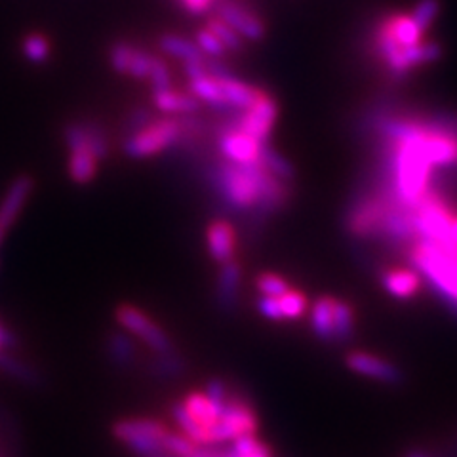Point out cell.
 Masks as SVG:
<instances>
[{
	"instance_id": "cell-1",
	"label": "cell",
	"mask_w": 457,
	"mask_h": 457,
	"mask_svg": "<svg viewBox=\"0 0 457 457\" xmlns=\"http://www.w3.org/2000/svg\"><path fill=\"white\" fill-rule=\"evenodd\" d=\"M213 179L220 195L233 210L257 208L263 213H273L290 198L288 183L270 176L260 161L252 164L223 162Z\"/></svg>"
},
{
	"instance_id": "cell-2",
	"label": "cell",
	"mask_w": 457,
	"mask_h": 457,
	"mask_svg": "<svg viewBox=\"0 0 457 457\" xmlns=\"http://www.w3.org/2000/svg\"><path fill=\"white\" fill-rule=\"evenodd\" d=\"M410 257L418 273L457 312V252L420 240L411 248Z\"/></svg>"
},
{
	"instance_id": "cell-3",
	"label": "cell",
	"mask_w": 457,
	"mask_h": 457,
	"mask_svg": "<svg viewBox=\"0 0 457 457\" xmlns=\"http://www.w3.org/2000/svg\"><path fill=\"white\" fill-rule=\"evenodd\" d=\"M193 128V124L179 117H166L159 120L153 119L136 134L126 136L122 151L128 159L134 161L151 159V156H156L168 151L170 147H174Z\"/></svg>"
},
{
	"instance_id": "cell-4",
	"label": "cell",
	"mask_w": 457,
	"mask_h": 457,
	"mask_svg": "<svg viewBox=\"0 0 457 457\" xmlns=\"http://www.w3.org/2000/svg\"><path fill=\"white\" fill-rule=\"evenodd\" d=\"M166 431V425L156 420H122L112 427V435L139 457H162Z\"/></svg>"
},
{
	"instance_id": "cell-5",
	"label": "cell",
	"mask_w": 457,
	"mask_h": 457,
	"mask_svg": "<svg viewBox=\"0 0 457 457\" xmlns=\"http://www.w3.org/2000/svg\"><path fill=\"white\" fill-rule=\"evenodd\" d=\"M255 433H257L255 411L248 406L245 398L228 395L218 423L213 425V428L210 431L212 445L213 442L237 440L240 436L255 435Z\"/></svg>"
},
{
	"instance_id": "cell-6",
	"label": "cell",
	"mask_w": 457,
	"mask_h": 457,
	"mask_svg": "<svg viewBox=\"0 0 457 457\" xmlns=\"http://www.w3.org/2000/svg\"><path fill=\"white\" fill-rule=\"evenodd\" d=\"M114 314H117V320L126 332H130L132 336L141 339L156 354L174 353V345H171V341L162 328L156 322H153L147 314L139 311L137 307L124 303Z\"/></svg>"
},
{
	"instance_id": "cell-7",
	"label": "cell",
	"mask_w": 457,
	"mask_h": 457,
	"mask_svg": "<svg viewBox=\"0 0 457 457\" xmlns=\"http://www.w3.org/2000/svg\"><path fill=\"white\" fill-rule=\"evenodd\" d=\"M216 16L231 27L242 40L260 42L267 33L263 20L253 10L235 0H223L216 4Z\"/></svg>"
},
{
	"instance_id": "cell-8",
	"label": "cell",
	"mask_w": 457,
	"mask_h": 457,
	"mask_svg": "<svg viewBox=\"0 0 457 457\" xmlns=\"http://www.w3.org/2000/svg\"><path fill=\"white\" fill-rule=\"evenodd\" d=\"M277 104L275 99L270 97L267 92L262 94L257 102L242 112V117L237 124L240 132L257 139L260 143H267L270 132H273L275 122H277Z\"/></svg>"
},
{
	"instance_id": "cell-9",
	"label": "cell",
	"mask_w": 457,
	"mask_h": 457,
	"mask_svg": "<svg viewBox=\"0 0 457 457\" xmlns=\"http://www.w3.org/2000/svg\"><path fill=\"white\" fill-rule=\"evenodd\" d=\"M263 143L240 132L238 128H227L220 136V151L227 162L252 164L260 161V151Z\"/></svg>"
},
{
	"instance_id": "cell-10",
	"label": "cell",
	"mask_w": 457,
	"mask_h": 457,
	"mask_svg": "<svg viewBox=\"0 0 457 457\" xmlns=\"http://www.w3.org/2000/svg\"><path fill=\"white\" fill-rule=\"evenodd\" d=\"M347 366L356 371V374L378 379L381 383H389V385H398L403 383V371H400L395 364L387 362L381 356H376L371 353L364 351H353L347 354L345 359Z\"/></svg>"
},
{
	"instance_id": "cell-11",
	"label": "cell",
	"mask_w": 457,
	"mask_h": 457,
	"mask_svg": "<svg viewBox=\"0 0 457 457\" xmlns=\"http://www.w3.org/2000/svg\"><path fill=\"white\" fill-rule=\"evenodd\" d=\"M33 189L35 179L29 174H21L10 183V187L3 196V203H0V228H3L4 233H8L10 227L18 221L20 213L23 212Z\"/></svg>"
},
{
	"instance_id": "cell-12",
	"label": "cell",
	"mask_w": 457,
	"mask_h": 457,
	"mask_svg": "<svg viewBox=\"0 0 457 457\" xmlns=\"http://www.w3.org/2000/svg\"><path fill=\"white\" fill-rule=\"evenodd\" d=\"M389 204L383 198H364L362 203L356 204L349 216V228L356 237H370L381 228V221L385 218Z\"/></svg>"
},
{
	"instance_id": "cell-13",
	"label": "cell",
	"mask_w": 457,
	"mask_h": 457,
	"mask_svg": "<svg viewBox=\"0 0 457 457\" xmlns=\"http://www.w3.org/2000/svg\"><path fill=\"white\" fill-rule=\"evenodd\" d=\"M206 248L212 260L220 265L235 260L237 235L233 225L225 220H216L210 223L206 231Z\"/></svg>"
},
{
	"instance_id": "cell-14",
	"label": "cell",
	"mask_w": 457,
	"mask_h": 457,
	"mask_svg": "<svg viewBox=\"0 0 457 457\" xmlns=\"http://www.w3.org/2000/svg\"><path fill=\"white\" fill-rule=\"evenodd\" d=\"M381 286L396 299H411L421 290V277L416 269H389L381 277Z\"/></svg>"
},
{
	"instance_id": "cell-15",
	"label": "cell",
	"mask_w": 457,
	"mask_h": 457,
	"mask_svg": "<svg viewBox=\"0 0 457 457\" xmlns=\"http://www.w3.org/2000/svg\"><path fill=\"white\" fill-rule=\"evenodd\" d=\"M218 80H220V86H221V92H223L227 107H235V109H240V111H246L263 94V90L255 88V86H252L248 82L238 80L235 75L221 77Z\"/></svg>"
},
{
	"instance_id": "cell-16",
	"label": "cell",
	"mask_w": 457,
	"mask_h": 457,
	"mask_svg": "<svg viewBox=\"0 0 457 457\" xmlns=\"http://www.w3.org/2000/svg\"><path fill=\"white\" fill-rule=\"evenodd\" d=\"M153 105L168 117H187L198 111L200 104L198 99L193 97L189 92H178L174 88L153 92Z\"/></svg>"
},
{
	"instance_id": "cell-17",
	"label": "cell",
	"mask_w": 457,
	"mask_h": 457,
	"mask_svg": "<svg viewBox=\"0 0 457 457\" xmlns=\"http://www.w3.org/2000/svg\"><path fill=\"white\" fill-rule=\"evenodd\" d=\"M181 404H183L185 411L189 413V418L206 433L208 445H212L210 431L213 428V425L218 423L221 411L212 404V400L204 393H191V395H187V398H185Z\"/></svg>"
},
{
	"instance_id": "cell-18",
	"label": "cell",
	"mask_w": 457,
	"mask_h": 457,
	"mask_svg": "<svg viewBox=\"0 0 457 457\" xmlns=\"http://www.w3.org/2000/svg\"><path fill=\"white\" fill-rule=\"evenodd\" d=\"M99 170V161L88 147L69 151L67 174L75 185H88L96 179Z\"/></svg>"
},
{
	"instance_id": "cell-19",
	"label": "cell",
	"mask_w": 457,
	"mask_h": 457,
	"mask_svg": "<svg viewBox=\"0 0 457 457\" xmlns=\"http://www.w3.org/2000/svg\"><path fill=\"white\" fill-rule=\"evenodd\" d=\"M240 280H242V269L235 260L221 265L216 295H218V303L225 311H231L237 305L238 294H240Z\"/></svg>"
},
{
	"instance_id": "cell-20",
	"label": "cell",
	"mask_w": 457,
	"mask_h": 457,
	"mask_svg": "<svg viewBox=\"0 0 457 457\" xmlns=\"http://www.w3.org/2000/svg\"><path fill=\"white\" fill-rule=\"evenodd\" d=\"M334 303H336V297L326 295V297H320L319 302L312 305V311H311V326H312L314 336L328 343L336 341Z\"/></svg>"
},
{
	"instance_id": "cell-21",
	"label": "cell",
	"mask_w": 457,
	"mask_h": 457,
	"mask_svg": "<svg viewBox=\"0 0 457 457\" xmlns=\"http://www.w3.org/2000/svg\"><path fill=\"white\" fill-rule=\"evenodd\" d=\"M159 46L164 54H168L174 60H179L181 63L187 62H204L206 55L198 50L195 40L183 38L179 35H162L159 40Z\"/></svg>"
},
{
	"instance_id": "cell-22",
	"label": "cell",
	"mask_w": 457,
	"mask_h": 457,
	"mask_svg": "<svg viewBox=\"0 0 457 457\" xmlns=\"http://www.w3.org/2000/svg\"><path fill=\"white\" fill-rule=\"evenodd\" d=\"M189 94L193 97H196L198 102H204L212 107H218V109L227 107L220 80L216 77H212L210 73L189 80Z\"/></svg>"
},
{
	"instance_id": "cell-23",
	"label": "cell",
	"mask_w": 457,
	"mask_h": 457,
	"mask_svg": "<svg viewBox=\"0 0 457 457\" xmlns=\"http://www.w3.org/2000/svg\"><path fill=\"white\" fill-rule=\"evenodd\" d=\"M0 370H3L4 374L10 376L12 379L29 385V387H37V385L42 383L40 374L33 366H29L27 362L16 359V356L6 351H0Z\"/></svg>"
},
{
	"instance_id": "cell-24",
	"label": "cell",
	"mask_w": 457,
	"mask_h": 457,
	"mask_svg": "<svg viewBox=\"0 0 457 457\" xmlns=\"http://www.w3.org/2000/svg\"><path fill=\"white\" fill-rule=\"evenodd\" d=\"M25 60L33 65H45L52 57V40L45 33H27L21 40Z\"/></svg>"
},
{
	"instance_id": "cell-25",
	"label": "cell",
	"mask_w": 457,
	"mask_h": 457,
	"mask_svg": "<svg viewBox=\"0 0 457 457\" xmlns=\"http://www.w3.org/2000/svg\"><path fill=\"white\" fill-rule=\"evenodd\" d=\"M260 162L263 164V168L269 171L270 176L278 178L284 183H290L295 178V170L292 166V162L282 156L278 151H275L273 147H269L267 143L262 145L260 151Z\"/></svg>"
},
{
	"instance_id": "cell-26",
	"label": "cell",
	"mask_w": 457,
	"mask_h": 457,
	"mask_svg": "<svg viewBox=\"0 0 457 457\" xmlns=\"http://www.w3.org/2000/svg\"><path fill=\"white\" fill-rule=\"evenodd\" d=\"M107 354L109 359L120 368H128L136 362L134 343L122 332H114L107 337Z\"/></svg>"
},
{
	"instance_id": "cell-27",
	"label": "cell",
	"mask_w": 457,
	"mask_h": 457,
	"mask_svg": "<svg viewBox=\"0 0 457 457\" xmlns=\"http://www.w3.org/2000/svg\"><path fill=\"white\" fill-rule=\"evenodd\" d=\"M334 332L336 341H347L354 332L353 307L347 302H343V299H336L334 303Z\"/></svg>"
},
{
	"instance_id": "cell-28",
	"label": "cell",
	"mask_w": 457,
	"mask_h": 457,
	"mask_svg": "<svg viewBox=\"0 0 457 457\" xmlns=\"http://www.w3.org/2000/svg\"><path fill=\"white\" fill-rule=\"evenodd\" d=\"M277 302H278V307H280L284 320H297L305 314L307 297L299 290L290 288L288 292L282 294L280 297H277Z\"/></svg>"
},
{
	"instance_id": "cell-29",
	"label": "cell",
	"mask_w": 457,
	"mask_h": 457,
	"mask_svg": "<svg viewBox=\"0 0 457 457\" xmlns=\"http://www.w3.org/2000/svg\"><path fill=\"white\" fill-rule=\"evenodd\" d=\"M161 445H162V452L170 457H193L198 452V445H195L191 438H187L185 435L170 433V431H166Z\"/></svg>"
},
{
	"instance_id": "cell-30",
	"label": "cell",
	"mask_w": 457,
	"mask_h": 457,
	"mask_svg": "<svg viewBox=\"0 0 457 457\" xmlns=\"http://www.w3.org/2000/svg\"><path fill=\"white\" fill-rule=\"evenodd\" d=\"M171 416H174V420H176L178 427L183 431V435L187 436V438H191L195 445H208L206 433L189 418V413L185 411L181 403H176L174 406H171Z\"/></svg>"
},
{
	"instance_id": "cell-31",
	"label": "cell",
	"mask_w": 457,
	"mask_h": 457,
	"mask_svg": "<svg viewBox=\"0 0 457 457\" xmlns=\"http://www.w3.org/2000/svg\"><path fill=\"white\" fill-rule=\"evenodd\" d=\"M206 27L210 31L220 38V42L223 45V48L227 52H240L242 46H245V40H242L231 27H228L225 21H221L218 16H213L212 20H208Z\"/></svg>"
},
{
	"instance_id": "cell-32",
	"label": "cell",
	"mask_w": 457,
	"mask_h": 457,
	"mask_svg": "<svg viewBox=\"0 0 457 457\" xmlns=\"http://www.w3.org/2000/svg\"><path fill=\"white\" fill-rule=\"evenodd\" d=\"M134 52H136V46L128 40H119V42H114V45H111V48H109V65H111L114 73L126 75L128 65H130Z\"/></svg>"
},
{
	"instance_id": "cell-33",
	"label": "cell",
	"mask_w": 457,
	"mask_h": 457,
	"mask_svg": "<svg viewBox=\"0 0 457 457\" xmlns=\"http://www.w3.org/2000/svg\"><path fill=\"white\" fill-rule=\"evenodd\" d=\"M442 10L440 0H418V4L413 6V10L410 12L411 20L418 23V27L421 31H428V27L435 23V20L438 18V13Z\"/></svg>"
},
{
	"instance_id": "cell-34",
	"label": "cell",
	"mask_w": 457,
	"mask_h": 457,
	"mask_svg": "<svg viewBox=\"0 0 457 457\" xmlns=\"http://www.w3.org/2000/svg\"><path fill=\"white\" fill-rule=\"evenodd\" d=\"M151 371L156 378H176L183 371V361L176 353H166V354H159V359L153 361L151 364Z\"/></svg>"
},
{
	"instance_id": "cell-35",
	"label": "cell",
	"mask_w": 457,
	"mask_h": 457,
	"mask_svg": "<svg viewBox=\"0 0 457 457\" xmlns=\"http://www.w3.org/2000/svg\"><path fill=\"white\" fill-rule=\"evenodd\" d=\"M195 45L198 46V50L203 52L206 57H213V60H218V57H223L227 54V50L223 48L220 38L213 35L208 27L198 29L196 38H195Z\"/></svg>"
},
{
	"instance_id": "cell-36",
	"label": "cell",
	"mask_w": 457,
	"mask_h": 457,
	"mask_svg": "<svg viewBox=\"0 0 457 457\" xmlns=\"http://www.w3.org/2000/svg\"><path fill=\"white\" fill-rule=\"evenodd\" d=\"M255 286H257V290L262 292V295H267V297H280L282 294H286L292 288L288 282L275 273L260 275L255 280Z\"/></svg>"
},
{
	"instance_id": "cell-37",
	"label": "cell",
	"mask_w": 457,
	"mask_h": 457,
	"mask_svg": "<svg viewBox=\"0 0 457 457\" xmlns=\"http://www.w3.org/2000/svg\"><path fill=\"white\" fill-rule=\"evenodd\" d=\"M147 80L151 84L153 92L171 88V75H170L168 63L162 60V57H156V55L153 57V65H151Z\"/></svg>"
},
{
	"instance_id": "cell-38",
	"label": "cell",
	"mask_w": 457,
	"mask_h": 457,
	"mask_svg": "<svg viewBox=\"0 0 457 457\" xmlns=\"http://www.w3.org/2000/svg\"><path fill=\"white\" fill-rule=\"evenodd\" d=\"M153 57H154L153 54L141 50V48H136L132 60H130V65H128L126 75H130L136 80H147L151 65H153Z\"/></svg>"
},
{
	"instance_id": "cell-39",
	"label": "cell",
	"mask_w": 457,
	"mask_h": 457,
	"mask_svg": "<svg viewBox=\"0 0 457 457\" xmlns=\"http://www.w3.org/2000/svg\"><path fill=\"white\" fill-rule=\"evenodd\" d=\"M153 120V112L145 107H137L134 109L130 114H128V119L124 122V132L126 136L136 134L137 130H141L143 126H147Z\"/></svg>"
},
{
	"instance_id": "cell-40",
	"label": "cell",
	"mask_w": 457,
	"mask_h": 457,
	"mask_svg": "<svg viewBox=\"0 0 457 457\" xmlns=\"http://www.w3.org/2000/svg\"><path fill=\"white\" fill-rule=\"evenodd\" d=\"M257 309H260V312L263 314L265 319L269 320H275V322H282V312H280V307H278V302L277 297H267V295H262L260 302H257Z\"/></svg>"
},
{
	"instance_id": "cell-41",
	"label": "cell",
	"mask_w": 457,
	"mask_h": 457,
	"mask_svg": "<svg viewBox=\"0 0 457 457\" xmlns=\"http://www.w3.org/2000/svg\"><path fill=\"white\" fill-rule=\"evenodd\" d=\"M179 3L191 16H203V13L210 12L212 6L216 4V0H179Z\"/></svg>"
},
{
	"instance_id": "cell-42",
	"label": "cell",
	"mask_w": 457,
	"mask_h": 457,
	"mask_svg": "<svg viewBox=\"0 0 457 457\" xmlns=\"http://www.w3.org/2000/svg\"><path fill=\"white\" fill-rule=\"evenodd\" d=\"M16 345H18L16 336H13L10 330H6L3 324H0V351H3V349H13Z\"/></svg>"
},
{
	"instance_id": "cell-43",
	"label": "cell",
	"mask_w": 457,
	"mask_h": 457,
	"mask_svg": "<svg viewBox=\"0 0 457 457\" xmlns=\"http://www.w3.org/2000/svg\"><path fill=\"white\" fill-rule=\"evenodd\" d=\"M408 457H428V455L423 453V452H411Z\"/></svg>"
},
{
	"instance_id": "cell-44",
	"label": "cell",
	"mask_w": 457,
	"mask_h": 457,
	"mask_svg": "<svg viewBox=\"0 0 457 457\" xmlns=\"http://www.w3.org/2000/svg\"><path fill=\"white\" fill-rule=\"evenodd\" d=\"M4 235H6V233H4V231H3V228H0V242H3V238H4Z\"/></svg>"
},
{
	"instance_id": "cell-45",
	"label": "cell",
	"mask_w": 457,
	"mask_h": 457,
	"mask_svg": "<svg viewBox=\"0 0 457 457\" xmlns=\"http://www.w3.org/2000/svg\"><path fill=\"white\" fill-rule=\"evenodd\" d=\"M162 457H166V453H164V455H162ZM168 457H170V455H168Z\"/></svg>"
}]
</instances>
